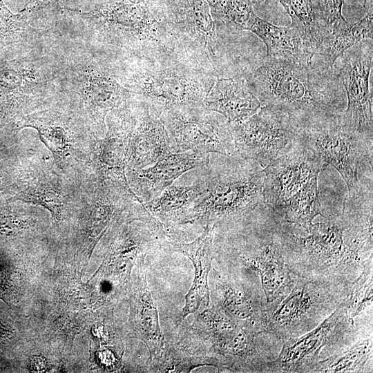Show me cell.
<instances>
[{
    "instance_id": "cell-1",
    "label": "cell",
    "mask_w": 373,
    "mask_h": 373,
    "mask_svg": "<svg viewBox=\"0 0 373 373\" xmlns=\"http://www.w3.org/2000/svg\"><path fill=\"white\" fill-rule=\"evenodd\" d=\"M244 75L261 106L283 112L300 128L345 108V90L334 69L323 71L310 64L267 56Z\"/></svg>"
},
{
    "instance_id": "cell-2",
    "label": "cell",
    "mask_w": 373,
    "mask_h": 373,
    "mask_svg": "<svg viewBox=\"0 0 373 373\" xmlns=\"http://www.w3.org/2000/svg\"><path fill=\"white\" fill-rule=\"evenodd\" d=\"M345 230L341 218L307 228L278 220L282 254L291 272L349 294L365 267L372 262V254L349 243Z\"/></svg>"
},
{
    "instance_id": "cell-3",
    "label": "cell",
    "mask_w": 373,
    "mask_h": 373,
    "mask_svg": "<svg viewBox=\"0 0 373 373\" xmlns=\"http://www.w3.org/2000/svg\"><path fill=\"white\" fill-rule=\"evenodd\" d=\"M218 78L184 54L138 60L127 79L131 93L156 110L204 104Z\"/></svg>"
},
{
    "instance_id": "cell-4",
    "label": "cell",
    "mask_w": 373,
    "mask_h": 373,
    "mask_svg": "<svg viewBox=\"0 0 373 373\" xmlns=\"http://www.w3.org/2000/svg\"><path fill=\"white\" fill-rule=\"evenodd\" d=\"M231 159L207 178L203 198L175 223L238 222L265 202L263 168L239 156Z\"/></svg>"
},
{
    "instance_id": "cell-5",
    "label": "cell",
    "mask_w": 373,
    "mask_h": 373,
    "mask_svg": "<svg viewBox=\"0 0 373 373\" xmlns=\"http://www.w3.org/2000/svg\"><path fill=\"white\" fill-rule=\"evenodd\" d=\"M242 233L238 243L227 252L249 270L260 276L267 303L284 297L296 276L287 267L282 254L278 221L263 202L242 220Z\"/></svg>"
},
{
    "instance_id": "cell-6",
    "label": "cell",
    "mask_w": 373,
    "mask_h": 373,
    "mask_svg": "<svg viewBox=\"0 0 373 373\" xmlns=\"http://www.w3.org/2000/svg\"><path fill=\"white\" fill-rule=\"evenodd\" d=\"M298 136L323 162L336 169L348 194L354 192L361 181L372 178V133L347 125L342 113L301 127Z\"/></svg>"
},
{
    "instance_id": "cell-7",
    "label": "cell",
    "mask_w": 373,
    "mask_h": 373,
    "mask_svg": "<svg viewBox=\"0 0 373 373\" xmlns=\"http://www.w3.org/2000/svg\"><path fill=\"white\" fill-rule=\"evenodd\" d=\"M347 295L338 289L296 276L284 297L267 303V332L282 341L305 334L330 316Z\"/></svg>"
},
{
    "instance_id": "cell-8",
    "label": "cell",
    "mask_w": 373,
    "mask_h": 373,
    "mask_svg": "<svg viewBox=\"0 0 373 373\" xmlns=\"http://www.w3.org/2000/svg\"><path fill=\"white\" fill-rule=\"evenodd\" d=\"M204 104L162 111L160 118L168 133L172 153H216L238 157L229 124Z\"/></svg>"
},
{
    "instance_id": "cell-9",
    "label": "cell",
    "mask_w": 373,
    "mask_h": 373,
    "mask_svg": "<svg viewBox=\"0 0 373 373\" xmlns=\"http://www.w3.org/2000/svg\"><path fill=\"white\" fill-rule=\"evenodd\" d=\"M354 323L346 312L343 301L318 326L300 336L283 341L276 359L269 361L265 372H312L327 349L333 355L351 345L354 338Z\"/></svg>"
},
{
    "instance_id": "cell-10",
    "label": "cell",
    "mask_w": 373,
    "mask_h": 373,
    "mask_svg": "<svg viewBox=\"0 0 373 373\" xmlns=\"http://www.w3.org/2000/svg\"><path fill=\"white\" fill-rule=\"evenodd\" d=\"M229 124L238 155L262 168L296 138L300 128L287 114L267 106L242 121Z\"/></svg>"
},
{
    "instance_id": "cell-11",
    "label": "cell",
    "mask_w": 373,
    "mask_h": 373,
    "mask_svg": "<svg viewBox=\"0 0 373 373\" xmlns=\"http://www.w3.org/2000/svg\"><path fill=\"white\" fill-rule=\"evenodd\" d=\"M186 55L217 74L221 47L206 0H162Z\"/></svg>"
},
{
    "instance_id": "cell-12",
    "label": "cell",
    "mask_w": 373,
    "mask_h": 373,
    "mask_svg": "<svg viewBox=\"0 0 373 373\" xmlns=\"http://www.w3.org/2000/svg\"><path fill=\"white\" fill-rule=\"evenodd\" d=\"M372 39L363 40L339 58L334 72L347 97V106L342 113L343 121L351 127L372 133V96L370 75L372 68Z\"/></svg>"
},
{
    "instance_id": "cell-13",
    "label": "cell",
    "mask_w": 373,
    "mask_h": 373,
    "mask_svg": "<svg viewBox=\"0 0 373 373\" xmlns=\"http://www.w3.org/2000/svg\"><path fill=\"white\" fill-rule=\"evenodd\" d=\"M326 166L298 134L279 155L263 168L265 203L269 209L283 204Z\"/></svg>"
},
{
    "instance_id": "cell-14",
    "label": "cell",
    "mask_w": 373,
    "mask_h": 373,
    "mask_svg": "<svg viewBox=\"0 0 373 373\" xmlns=\"http://www.w3.org/2000/svg\"><path fill=\"white\" fill-rule=\"evenodd\" d=\"M204 334L214 352L224 358V365L244 366L251 372H265L268 361L261 359L256 346V337L232 320L219 306L204 311Z\"/></svg>"
},
{
    "instance_id": "cell-15",
    "label": "cell",
    "mask_w": 373,
    "mask_h": 373,
    "mask_svg": "<svg viewBox=\"0 0 373 373\" xmlns=\"http://www.w3.org/2000/svg\"><path fill=\"white\" fill-rule=\"evenodd\" d=\"M134 110L117 113L107 134L93 152V160L100 182H110L137 198L129 186L126 169L128 162L131 134L135 123Z\"/></svg>"
},
{
    "instance_id": "cell-16",
    "label": "cell",
    "mask_w": 373,
    "mask_h": 373,
    "mask_svg": "<svg viewBox=\"0 0 373 373\" xmlns=\"http://www.w3.org/2000/svg\"><path fill=\"white\" fill-rule=\"evenodd\" d=\"M209 153L185 151L170 153L151 166L129 169L130 184L140 202L159 196L164 189L185 172L208 166Z\"/></svg>"
},
{
    "instance_id": "cell-17",
    "label": "cell",
    "mask_w": 373,
    "mask_h": 373,
    "mask_svg": "<svg viewBox=\"0 0 373 373\" xmlns=\"http://www.w3.org/2000/svg\"><path fill=\"white\" fill-rule=\"evenodd\" d=\"M172 153L166 130L159 113L137 99L135 123L131 137L128 169H139L155 164Z\"/></svg>"
},
{
    "instance_id": "cell-18",
    "label": "cell",
    "mask_w": 373,
    "mask_h": 373,
    "mask_svg": "<svg viewBox=\"0 0 373 373\" xmlns=\"http://www.w3.org/2000/svg\"><path fill=\"white\" fill-rule=\"evenodd\" d=\"M216 224H207L202 234L190 243H180L163 238L164 243L172 251L187 256L193 264L194 278L186 296L185 305L180 314L182 322L189 314L209 305L208 276L214 256L213 238Z\"/></svg>"
},
{
    "instance_id": "cell-19",
    "label": "cell",
    "mask_w": 373,
    "mask_h": 373,
    "mask_svg": "<svg viewBox=\"0 0 373 373\" xmlns=\"http://www.w3.org/2000/svg\"><path fill=\"white\" fill-rule=\"evenodd\" d=\"M145 254L139 260L133 301V323L137 337L143 341L151 360L158 361L166 355L168 343L161 331L158 312L149 290L144 269Z\"/></svg>"
},
{
    "instance_id": "cell-20",
    "label": "cell",
    "mask_w": 373,
    "mask_h": 373,
    "mask_svg": "<svg viewBox=\"0 0 373 373\" xmlns=\"http://www.w3.org/2000/svg\"><path fill=\"white\" fill-rule=\"evenodd\" d=\"M218 305L245 330L257 336L267 332V300L262 287L244 291L227 282H218Z\"/></svg>"
},
{
    "instance_id": "cell-21",
    "label": "cell",
    "mask_w": 373,
    "mask_h": 373,
    "mask_svg": "<svg viewBox=\"0 0 373 373\" xmlns=\"http://www.w3.org/2000/svg\"><path fill=\"white\" fill-rule=\"evenodd\" d=\"M372 10L357 22L349 23L345 20L325 28L310 64L323 71L333 70L336 61L346 50L363 40L372 39Z\"/></svg>"
},
{
    "instance_id": "cell-22",
    "label": "cell",
    "mask_w": 373,
    "mask_h": 373,
    "mask_svg": "<svg viewBox=\"0 0 373 373\" xmlns=\"http://www.w3.org/2000/svg\"><path fill=\"white\" fill-rule=\"evenodd\" d=\"M204 105L209 110L223 115L229 123L242 121L261 107L244 75L229 78L218 77Z\"/></svg>"
},
{
    "instance_id": "cell-23",
    "label": "cell",
    "mask_w": 373,
    "mask_h": 373,
    "mask_svg": "<svg viewBox=\"0 0 373 373\" xmlns=\"http://www.w3.org/2000/svg\"><path fill=\"white\" fill-rule=\"evenodd\" d=\"M249 31L264 42L267 57L303 64L311 63L312 51L292 26H277L256 15Z\"/></svg>"
},
{
    "instance_id": "cell-24",
    "label": "cell",
    "mask_w": 373,
    "mask_h": 373,
    "mask_svg": "<svg viewBox=\"0 0 373 373\" xmlns=\"http://www.w3.org/2000/svg\"><path fill=\"white\" fill-rule=\"evenodd\" d=\"M341 220L352 241L372 250V179L363 180L345 197Z\"/></svg>"
},
{
    "instance_id": "cell-25",
    "label": "cell",
    "mask_w": 373,
    "mask_h": 373,
    "mask_svg": "<svg viewBox=\"0 0 373 373\" xmlns=\"http://www.w3.org/2000/svg\"><path fill=\"white\" fill-rule=\"evenodd\" d=\"M207 189V178L191 185H171L159 196L142 205L153 218L175 222L203 198Z\"/></svg>"
},
{
    "instance_id": "cell-26",
    "label": "cell",
    "mask_w": 373,
    "mask_h": 373,
    "mask_svg": "<svg viewBox=\"0 0 373 373\" xmlns=\"http://www.w3.org/2000/svg\"><path fill=\"white\" fill-rule=\"evenodd\" d=\"M318 176L310 179L283 204L270 210L285 222L307 228L321 212L318 196Z\"/></svg>"
},
{
    "instance_id": "cell-27",
    "label": "cell",
    "mask_w": 373,
    "mask_h": 373,
    "mask_svg": "<svg viewBox=\"0 0 373 373\" xmlns=\"http://www.w3.org/2000/svg\"><path fill=\"white\" fill-rule=\"evenodd\" d=\"M372 336L361 338L329 357L318 361L312 372H361L372 358Z\"/></svg>"
},
{
    "instance_id": "cell-28",
    "label": "cell",
    "mask_w": 373,
    "mask_h": 373,
    "mask_svg": "<svg viewBox=\"0 0 373 373\" xmlns=\"http://www.w3.org/2000/svg\"><path fill=\"white\" fill-rule=\"evenodd\" d=\"M289 15L291 26L296 28L313 52L325 28L322 26L315 6V0H280Z\"/></svg>"
},
{
    "instance_id": "cell-29",
    "label": "cell",
    "mask_w": 373,
    "mask_h": 373,
    "mask_svg": "<svg viewBox=\"0 0 373 373\" xmlns=\"http://www.w3.org/2000/svg\"><path fill=\"white\" fill-rule=\"evenodd\" d=\"M214 22L232 32L250 30L256 15L251 0H206Z\"/></svg>"
},
{
    "instance_id": "cell-30",
    "label": "cell",
    "mask_w": 373,
    "mask_h": 373,
    "mask_svg": "<svg viewBox=\"0 0 373 373\" xmlns=\"http://www.w3.org/2000/svg\"><path fill=\"white\" fill-rule=\"evenodd\" d=\"M12 200L41 205L48 209L57 221L59 220L62 211L68 204L64 193L57 186L40 181H32L28 184Z\"/></svg>"
},
{
    "instance_id": "cell-31",
    "label": "cell",
    "mask_w": 373,
    "mask_h": 373,
    "mask_svg": "<svg viewBox=\"0 0 373 373\" xmlns=\"http://www.w3.org/2000/svg\"><path fill=\"white\" fill-rule=\"evenodd\" d=\"M373 266L367 264L352 284L350 293L343 300L349 318L354 321L366 307L372 305Z\"/></svg>"
},
{
    "instance_id": "cell-32",
    "label": "cell",
    "mask_w": 373,
    "mask_h": 373,
    "mask_svg": "<svg viewBox=\"0 0 373 373\" xmlns=\"http://www.w3.org/2000/svg\"><path fill=\"white\" fill-rule=\"evenodd\" d=\"M345 0H315L318 19L324 28L345 21L342 8Z\"/></svg>"
},
{
    "instance_id": "cell-33",
    "label": "cell",
    "mask_w": 373,
    "mask_h": 373,
    "mask_svg": "<svg viewBox=\"0 0 373 373\" xmlns=\"http://www.w3.org/2000/svg\"><path fill=\"white\" fill-rule=\"evenodd\" d=\"M41 132L42 140L46 143L55 155L61 156L64 154L68 146L65 134L61 129L55 128H43Z\"/></svg>"
},
{
    "instance_id": "cell-34",
    "label": "cell",
    "mask_w": 373,
    "mask_h": 373,
    "mask_svg": "<svg viewBox=\"0 0 373 373\" xmlns=\"http://www.w3.org/2000/svg\"><path fill=\"white\" fill-rule=\"evenodd\" d=\"M46 363L45 360L42 358L35 357L31 361V367L32 370H35L37 372L43 371L46 369Z\"/></svg>"
},
{
    "instance_id": "cell-35",
    "label": "cell",
    "mask_w": 373,
    "mask_h": 373,
    "mask_svg": "<svg viewBox=\"0 0 373 373\" xmlns=\"http://www.w3.org/2000/svg\"><path fill=\"white\" fill-rule=\"evenodd\" d=\"M254 4L260 3L265 0H251Z\"/></svg>"
},
{
    "instance_id": "cell-36",
    "label": "cell",
    "mask_w": 373,
    "mask_h": 373,
    "mask_svg": "<svg viewBox=\"0 0 373 373\" xmlns=\"http://www.w3.org/2000/svg\"><path fill=\"white\" fill-rule=\"evenodd\" d=\"M2 189V184H1V181H0V190Z\"/></svg>"
}]
</instances>
